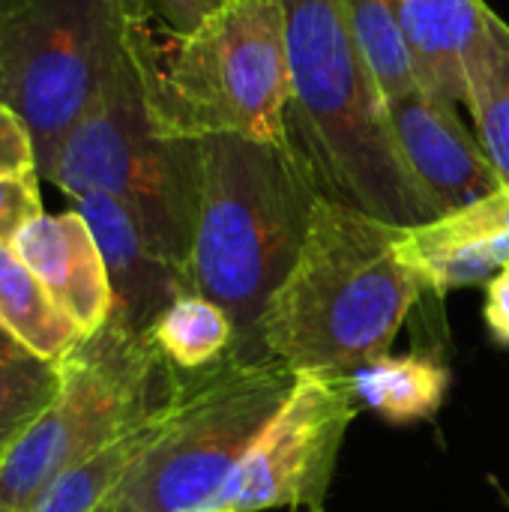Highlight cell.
Here are the masks:
<instances>
[{"label": "cell", "mask_w": 509, "mask_h": 512, "mask_svg": "<svg viewBox=\"0 0 509 512\" xmlns=\"http://www.w3.org/2000/svg\"><path fill=\"white\" fill-rule=\"evenodd\" d=\"M291 96L285 141L324 201L396 228L438 213L408 168L387 96L348 21L345 0H282Z\"/></svg>", "instance_id": "cell-1"}, {"label": "cell", "mask_w": 509, "mask_h": 512, "mask_svg": "<svg viewBox=\"0 0 509 512\" xmlns=\"http://www.w3.org/2000/svg\"><path fill=\"white\" fill-rule=\"evenodd\" d=\"M396 231L321 198L297 264L261 315V351L294 372L333 375L390 354L426 291L396 255Z\"/></svg>", "instance_id": "cell-2"}, {"label": "cell", "mask_w": 509, "mask_h": 512, "mask_svg": "<svg viewBox=\"0 0 509 512\" xmlns=\"http://www.w3.org/2000/svg\"><path fill=\"white\" fill-rule=\"evenodd\" d=\"M321 195L288 141L204 138L201 210L189 255L192 291L234 324L231 354L264 360L258 324L297 264Z\"/></svg>", "instance_id": "cell-3"}, {"label": "cell", "mask_w": 509, "mask_h": 512, "mask_svg": "<svg viewBox=\"0 0 509 512\" xmlns=\"http://www.w3.org/2000/svg\"><path fill=\"white\" fill-rule=\"evenodd\" d=\"M126 48L162 135L285 141L291 72L282 0H234L192 33L165 30L132 0Z\"/></svg>", "instance_id": "cell-4"}, {"label": "cell", "mask_w": 509, "mask_h": 512, "mask_svg": "<svg viewBox=\"0 0 509 512\" xmlns=\"http://www.w3.org/2000/svg\"><path fill=\"white\" fill-rule=\"evenodd\" d=\"M42 180L69 198H117L153 246L189 273L204 186V141L168 138L153 126L129 48L63 138Z\"/></svg>", "instance_id": "cell-5"}, {"label": "cell", "mask_w": 509, "mask_h": 512, "mask_svg": "<svg viewBox=\"0 0 509 512\" xmlns=\"http://www.w3.org/2000/svg\"><path fill=\"white\" fill-rule=\"evenodd\" d=\"M297 372L276 360H225L180 372L168 420L108 501L132 512L219 507L237 465L282 408Z\"/></svg>", "instance_id": "cell-6"}, {"label": "cell", "mask_w": 509, "mask_h": 512, "mask_svg": "<svg viewBox=\"0 0 509 512\" xmlns=\"http://www.w3.org/2000/svg\"><path fill=\"white\" fill-rule=\"evenodd\" d=\"M60 369L57 399L0 462V510H33L63 471L162 411L180 378L150 336L117 321L84 339Z\"/></svg>", "instance_id": "cell-7"}, {"label": "cell", "mask_w": 509, "mask_h": 512, "mask_svg": "<svg viewBox=\"0 0 509 512\" xmlns=\"http://www.w3.org/2000/svg\"><path fill=\"white\" fill-rule=\"evenodd\" d=\"M132 0H0V102L30 129L45 177L126 54Z\"/></svg>", "instance_id": "cell-8"}, {"label": "cell", "mask_w": 509, "mask_h": 512, "mask_svg": "<svg viewBox=\"0 0 509 512\" xmlns=\"http://www.w3.org/2000/svg\"><path fill=\"white\" fill-rule=\"evenodd\" d=\"M357 411L351 375L297 372L288 399L237 465L219 507L324 510Z\"/></svg>", "instance_id": "cell-9"}, {"label": "cell", "mask_w": 509, "mask_h": 512, "mask_svg": "<svg viewBox=\"0 0 509 512\" xmlns=\"http://www.w3.org/2000/svg\"><path fill=\"white\" fill-rule=\"evenodd\" d=\"M387 105L402 156L438 213L459 210L504 186L480 138L459 120V108L423 90Z\"/></svg>", "instance_id": "cell-10"}, {"label": "cell", "mask_w": 509, "mask_h": 512, "mask_svg": "<svg viewBox=\"0 0 509 512\" xmlns=\"http://www.w3.org/2000/svg\"><path fill=\"white\" fill-rule=\"evenodd\" d=\"M396 255L435 297L489 285L509 267V189L396 231Z\"/></svg>", "instance_id": "cell-11"}, {"label": "cell", "mask_w": 509, "mask_h": 512, "mask_svg": "<svg viewBox=\"0 0 509 512\" xmlns=\"http://www.w3.org/2000/svg\"><path fill=\"white\" fill-rule=\"evenodd\" d=\"M72 210H78L108 267L114 312L108 321L123 324L126 330L147 336L153 321L183 294H195L189 273L168 261L141 222L111 195H78L69 198Z\"/></svg>", "instance_id": "cell-12"}, {"label": "cell", "mask_w": 509, "mask_h": 512, "mask_svg": "<svg viewBox=\"0 0 509 512\" xmlns=\"http://www.w3.org/2000/svg\"><path fill=\"white\" fill-rule=\"evenodd\" d=\"M12 249L42 282L48 297L75 321L84 339L108 324L114 312L108 267L78 210L42 213L15 237Z\"/></svg>", "instance_id": "cell-13"}, {"label": "cell", "mask_w": 509, "mask_h": 512, "mask_svg": "<svg viewBox=\"0 0 509 512\" xmlns=\"http://www.w3.org/2000/svg\"><path fill=\"white\" fill-rule=\"evenodd\" d=\"M405 33L420 87L453 108H468V60L492 9L483 0H390Z\"/></svg>", "instance_id": "cell-14"}, {"label": "cell", "mask_w": 509, "mask_h": 512, "mask_svg": "<svg viewBox=\"0 0 509 512\" xmlns=\"http://www.w3.org/2000/svg\"><path fill=\"white\" fill-rule=\"evenodd\" d=\"M360 405L393 426H411L432 420L453 384L450 366L435 351L381 354L360 366L354 375Z\"/></svg>", "instance_id": "cell-15"}, {"label": "cell", "mask_w": 509, "mask_h": 512, "mask_svg": "<svg viewBox=\"0 0 509 512\" xmlns=\"http://www.w3.org/2000/svg\"><path fill=\"white\" fill-rule=\"evenodd\" d=\"M0 327L51 363H63L84 342V333L48 297L12 246H0Z\"/></svg>", "instance_id": "cell-16"}, {"label": "cell", "mask_w": 509, "mask_h": 512, "mask_svg": "<svg viewBox=\"0 0 509 512\" xmlns=\"http://www.w3.org/2000/svg\"><path fill=\"white\" fill-rule=\"evenodd\" d=\"M177 390V387H174ZM174 399V396H171ZM168 408L171 402L156 411L150 420H144L141 426L129 429L126 435H120L117 441H111L108 447H102L99 453L87 456L84 462L72 465L69 471H63L45 492L42 498L33 504L30 512H96L123 483V477L135 468V462L147 453V447L156 441V435L162 432L165 420H168Z\"/></svg>", "instance_id": "cell-17"}, {"label": "cell", "mask_w": 509, "mask_h": 512, "mask_svg": "<svg viewBox=\"0 0 509 512\" xmlns=\"http://www.w3.org/2000/svg\"><path fill=\"white\" fill-rule=\"evenodd\" d=\"M468 114L489 162L509 189V24L495 12L468 60Z\"/></svg>", "instance_id": "cell-18"}, {"label": "cell", "mask_w": 509, "mask_h": 512, "mask_svg": "<svg viewBox=\"0 0 509 512\" xmlns=\"http://www.w3.org/2000/svg\"><path fill=\"white\" fill-rule=\"evenodd\" d=\"M150 342L177 372H201L234 348V324L222 306L201 294L177 297L150 327Z\"/></svg>", "instance_id": "cell-19"}, {"label": "cell", "mask_w": 509, "mask_h": 512, "mask_svg": "<svg viewBox=\"0 0 509 512\" xmlns=\"http://www.w3.org/2000/svg\"><path fill=\"white\" fill-rule=\"evenodd\" d=\"M60 384V363L36 357L0 327V462L57 399Z\"/></svg>", "instance_id": "cell-20"}, {"label": "cell", "mask_w": 509, "mask_h": 512, "mask_svg": "<svg viewBox=\"0 0 509 512\" xmlns=\"http://www.w3.org/2000/svg\"><path fill=\"white\" fill-rule=\"evenodd\" d=\"M351 33L378 78L387 102L423 90L417 81V69L405 42V33L396 21L390 0H345ZM426 93V90H423Z\"/></svg>", "instance_id": "cell-21"}, {"label": "cell", "mask_w": 509, "mask_h": 512, "mask_svg": "<svg viewBox=\"0 0 509 512\" xmlns=\"http://www.w3.org/2000/svg\"><path fill=\"white\" fill-rule=\"evenodd\" d=\"M39 180V171L0 177V246H12L15 237L45 213Z\"/></svg>", "instance_id": "cell-22"}, {"label": "cell", "mask_w": 509, "mask_h": 512, "mask_svg": "<svg viewBox=\"0 0 509 512\" xmlns=\"http://www.w3.org/2000/svg\"><path fill=\"white\" fill-rule=\"evenodd\" d=\"M36 171V147L27 123L0 102V177Z\"/></svg>", "instance_id": "cell-23"}, {"label": "cell", "mask_w": 509, "mask_h": 512, "mask_svg": "<svg viewBox=\"0 0 509 512\" xmlns=\"http://www.w3.org/2000/svg\"><path fill=\"white\" fill-rule=\"evenodd\" d=\"M228 3L234 0H141L150 18L171 33H192Z\"/></svg>", "instance_id": "cell-24"}, {"label": "cell", "mask_w": 509, "mask_h": 512, "mask_svg": "<svg viewBox=\"0 0 509 512\" xmlns=\"http://www.w3.org/2000/svg\"><path fill=\"white\" fill-rule=\"evenodd\" d=\"M489 336L509 348V267H504L489 285H486V309H483Z\"/></svg>", "instance_id": "cell-25"}, {"label": "cell", "mask_w": 509, "mask_h": 512, "mask_svg": "<svg viewBox=\"0 0 509 512\" xmlns=\"http://www.w3.org/2000/svg\"><path fill=\"white\" fill-rule=\"evenodd\" d=\"M96 512H132V510L120 507L117 501H105V504H102V507H99V510H96Z\"/></svg>", "instance_id": "cell-26"}, {"label": "cell", "mask_w": 509, "mask_h": 512, "mask_svg": "<svg viewBox=\"0 0 509 512\" xmlns=\"http://www.w3.org/2000/svg\"><path fill=\"white\" fill-rule=\"evenodd\" d=\"M207 512H237V510H231V507H213V510H207Z\"/></svg>", "instance_id": "cell-27"}, {"label": "cell", "mask_w": 509, "mask_h": 512, "mask_svg": "<svg viewBox=\"0 0 509 512\" xmlns=\"http://www.w3.org/2000/svg\"><path fill=\"white\" fill-rule=\"evenodd\" d=\"M312 512H324V510H312Z\"/></svg>", "instance_id": "cell-28"}, {"label": "cell", "mask_w": 509, "mask_h": 512, "mask_svg": "<svg viewBox=\"0 0 509 512\" xmlns=\"http://www.w3.org/2000/svg\"><path fill=\"white\" fill-rule=\"evenodd\" d=\"M0 512H9V510H0Z\"/></svg>", "instance_id": "cell-29"}]
</instances>
